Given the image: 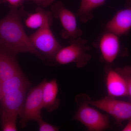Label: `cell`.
<instances>
[{
	"mask_svg": "<svg viewBox=\"0 0 131 131\" xmlns=\"http://www.w3.org/2000/svg\"><path fill=\"white\" fill-rule=\"evenodd\" d=\"M11 5V7H19L23 5L25 0H5Z\"/></svg>",
	"mask_w": 131,
	"mask_h": 131,
	"instance_id": "44dd1931",
	"label": "cell"
},
{
	"mask_svg": "<svg viewBox=\"0 0 131 131\" xmlns=\"http://www.w3.org/2000/svg\"><path fill=\"white\" fill-rule=\"evenodd\" d=\"M1 128L3 131H16V121L18 116L1 114Z\"/></svg>",
	"mask_w": 131,
	"mask_h": 131,
	"instance_id": "e0dca14e",
	"label": "cell"
},
{
	"mask_svg": "<svg viewBox=\"0 0 131 131\" xmlns=\"http://www.w3.org/2000/svg\"><path fill=\"white\" fill-rule=\"evenodd\" d=\"M123 131H131V119L129 120V122L122 129Z\"/></svg>",
	"mask_w": 131,
	"mask_h": 131,
	"instance_id": "7402d4cb",
	"label": "cell"
},
{
	"mask_svg": "<svg viewBox=\"0 0 131 131\" xmlns=\"http://www.w3.org/2000/svg\"><path fill=\"white\" fill-rule=\"evenodd\" d=\"M2 98V92L1 87V82H0V115L2 112L1 108V101Z\"/></svg>",
	"mask_w": 131,
	"mask_h": 131,
	"instance_id": "603a6c76",
	"label": "cell"
},
{
	"mask_svg": "<svg viewBox=\"0 0 131 131\" xmlns=\"http://www.w3.org/2000/svg\"><path fill=\"white\" fill-rule=\"evenodd\" d=\"M106 0H82L81 5L77 13V16L83 23L91 20L93 18V10L103 5Z\"/></svg>",
	"mask_w": 131,
	"mask_h": 131,
	"instance_id": "2e32d148",
	"label": "cell"
},
{
	"mask_svg": "<svg viewBox=\"0 0 131 131\" xmlns=\"http://www.w3.org/2000/svg\"><path fill=\"white\" fill-rule=\"evenodd\" d=\"M52 13L43 7L38 6L35 13L28 14L25 20L26 26L31 29H39L51 26L52 22Z\"/></svg>",
	"mask_w": 131,
	"mask_h": 131,
	"instance_id": "5bb4252c",
	"label": "cell"
},
{
	"mask_svg": "<svg viewBox=\"0 0 131 131\" xmlns=\"http://www.w3.org/2000/svg\"><path fill=\"white\" fill-rule=\"evenodd\" d=\"M90 97L86 94L80 95L76 97L79 108L73 119L83 124L89 131L105 130L110 125L108 115L102 113L90 106Z\"/></svg>",
	"mask_w": 131,
	"mask_h": 131,
	"instance_id": "7a4b0ae2",
	"label": "cell"
},
{
	"mask_svg": "<svg viewBox=\"0 0 131 131\" xmlns=\"http://www.w3.org/2000/svg\"><path fill=\"white\" fill-rule=\"evenodd\" d=\"M35 2L38 6L44 7H47L51 4L54 0H30Z\"/></svg>",
	"mask_w": 131,
	"mask_h": 131,
	"instance_id": "ffe728a7",
	"label": "cell"
},
{
	"mask_svg": "<svg viewBox=\"0 0 131 131\" xmlns=\"http://www.w3.org/2000/svg\"><path fill=\"white\" fill-rule=\"evenodd\" d=\"M16 57L0 49L1 82L23 72Z\"/></svg>",
	"mask_w": 131,
	"mask_h": 131,
	"instance_id": "7c38bea8",
	"label": "cell"
},
{
	"mask_svg": "<svg viewBox=\"0 0 131 131\" xmlns=\"http://www.w3.org/2000/svg\"><path fill=\"white\" fill-rule=\"evenodd\" d=\"M54 18L60 20L62 26L61 35L64 39H76L81 37V30L77 28L76 18L73 13L67 9L61 2H58L51 8Z\"/></svg>",
	"mask_w": 131,
	"mask_h": 131,
	"instance_id": "52a82bcc",
	"label": "cell"
},
{
	"mask_svg": "<svg viewBox=\"0 0 131 131\" xmlns=\"http://www.w3.org/2000/svg\"><path fill=\"white\" fill-rule=\"evenodd\" d=\"M39 124V131H57L59 128L58 126L47 123L40 118L37 121Z\"/></svg>",
	"mask_w": 131,
	"mask_h": 131,
	"instance_id": "d6986e66",
	"label": "cell"
},
{
	"mask_svg": "<svg viewBox=\"0 0 131 131\" xmlns=\"http://www.w3.org/2000/svg\"><path fill=\"white\" fill-rule=\"evenodd\" d=\"M29 88H24L3 95L1 101V114L18 116L20 113Z\"/></svg>",
	"mask_w": 131,
	"mask_h": 131,
	"instance_id": "ba28073f",
	"label": "cell"
},
{
	"mask_svg": "<svg viewBox=\"0 0 131 131\" xmlns=\"http://www.w3.org/2000/svg\"><path fill=\"white\" fill-rule=\"evenodd\" d=\"M42 82L30 90L26 97L20 113V125L25 128L29 121H37L41 118V111L43 107L42 89L44 83Z\"/></svg>",
	"mask_w": 131,
	"mask_h": 131,
	"instance_id": "5b68a950",
	"label": "cell"
},
{
	"mask_svg": "<svg viewBox=\"0 0 131 131\" xmlns=\"http://www.w3.org/2000/svg\"><path fill=\"white\" fill-rule=\"evenodd\" d=\"M117 69L126 80L128 88V95L131 98V80L130 78L131 74V67L127 66L123 68Z\"/></svg>",
	"mask_w": 131,
	"mask_h": 131,
	"instance_id": "ac0fdd59",
	"label": "cell"
},
{
	"mask_svg": "<svg viewBox=\"0 0 131 131\" xmlns=\"http://www.w3.org/2000/svg\"><path fill=\"white\" fill-rule=\"evenodd\" d=\"M31 83L23 72L1 82L2 96L11 91L24 88H29Z\"/></svg>",
	"mask_w": 131,
	"mask_h": 131,
	"instance_id": "9a60e30c",
	"label": "cell"
},
{
	"mask_svg": "<svg viewBox=\"0 0 131 131\" xmlns=\"http://www.w3.org/2000/svg\"><path fill=\"white\" fill-rule=\"evenodd\" d=\"M130 79H131V74H130Z\"/></svg>",
	"mask_w": 131,
	"mask_h": 131,
	"instance_id": "cb8c5ba5",
	"label": "cell"
},
{
	"mask_svg": "<svg viewBox=\"0 0 131 131\" xmlns=\"http://www.w3.org/2000/svg\"><path fill=\"white\" fill-rule=\"evenodd\" d=\"M106 86L108 96L115 98L128 95L126 80L117 69L108 70Z\"/></svg>",
	"mask_w": 131,
	"mask_h": 131,
	"instance_id": "30bf717a",
	"label": "cell"
},
{
	"mask_svg": "<svg viewBox=\"0 0 131 131\" xmlns=\"http://www.w3.org/2000/svg\"><path fill=\"white\" fill-rule=\"evenodd\" d=\"M51 26H46L38 29L29 36L33 47L41 55L42 59L54 61L58 51L62 46L52 31Z\"/></svg>",
	"mask_w": 131,
	"mask_h": 131,
	"instance_id": "277c9868",
	"label": "cell"
},
{
	"mask_svg": "<svg viewBox=\"0 0 131 131\" xmlns=\"http://www.w3.org/2000/svg\"><path fill=\"white\" fill-rule=\"evenodd\" d=\"M87 42L81 37L70 39V45L62 47L58 52L54 62L62 65L75 63L78 68L84 67L91 58L87 52L90 49L86 45Z\"/></svg>",
	"mask_w": 131,
	"mask_h": 131,
	"instance_id": "3957f363",
	"label": "cell"
},
{
	"mask_svg": "<svg viewBox=\"0 0 131 131\" xmlns=\"http://www.w3.org/2000/svg\"><path fill=\"white\" fill-rule=\"evenodd\" d=\"M108 31L118 36L128 35L131 28V0H128L125 8L117 12L106 26Z\"/></svg>",
	"mask_w": 131,
	"mask_h": 131,
	"instance_id": "9c48e42d",
	"label": "cell"
},
{
	"mask_svg": "<svg viewBox=\"0 0 131 131\" xmlns=\"http://www.w3.org/2000/svg\"><path fill=\"white\" fill-rule=\"evenodd\" d=\"M89 104L110 115L118 122L131 119V103L117 100L109 96L96 101L90 100Z\"/></svg>",
	"mask_w": 131,
	"mask_h": 131,
	"instance_id": "8992f818",
	"label": "cell"
},
{
	"mask_svg": "<svg viewBox=\"0 0 131 131\" xmlns=\"http://www.w3.org/2000/svg\"><path fill=\"white\" fill-rule=\"evenodd\" d=\"M99 47L103 59L108 63H112L119 52L118 35L109 31L105 34L101 38Z\"/></svg>",
	"mask_w": 131,
	"mask_h": 131,
	"instance_id": "8fae6325",
	"label": "cell"
},
{
	"mask_svg": "<svg viewBox=\"0 0 131 131\" xmlns=\"http://www.w3.org/2000/svg\"><path fill=\"white\" fill-rule=\"evenodd\" d=\"M58 85L56 80H45L42 89L43 108L51 112L58 108L60 101L57 98Z\"/></svg>",
	"mask_w": 131,
	"mask_h": 131,
	"instance_id": "4fadbf2b",
	"label": "cell"
},
{
	"mask_svg": "<svg viewBox=\"0 0 131 131\" xmlns=\"http://www.w3.org/2000/svg\"><path fill=\"white\" fill-rule=\"evenodd\" d=\"M11 7L8 14L0 20V49L16 56L20 53L30 52L42 59L27 35L21 19L27 15L23 8Z\"/></svg>",
	"mask_w": 131,
	"mask_h": 131,
	"instance_id": "6da1fadb",
	"label": "cell"
}]
</instances>
